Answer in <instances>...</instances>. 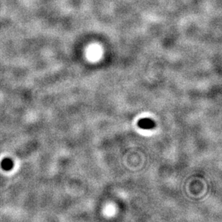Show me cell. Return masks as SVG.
Segmentation results:
<instances>
[{
    "instance_id": "1",
    "label": "cell",
    "mask_w": 222,
    "mask_h": 222,
    "mask_svg": "<svg viewBox=\"0 0 222 222\" xmlns=\"http://www.w3.org/2000/svg\"><path fill=\"white\" fill-rule=\"evenodd\" d=\"M1 166H2V169L5 170L9 171V170H12L14 167V163L13 160L9 157H6V158L3 159L1 163Z\"/></svg>"
},
{
    "instance_id": "2",
    "label": "cell",
    "mask_w": 222,
    "mask_h": 222,
    "mask_svg": "<svg viewBox=\"0 0 222 222\" xmlns=\"http://www.w3.org/2000/svg\"><path fill=\"white\" fill-rule=\"evenodd\" d=\"M138 125L143 129H152L155 127V123L150 119L145 118L144 119L140 120L138 122Z\"/></svg>"
},
{
    "instance_id": "3",
    "label": "cell",
    "mask_w": 222,
    "mask_h": 222,
    "mask_svg": "<svg viewBox=\"0 0 222 222\" xmlns=\"http://www.w3.org/2000/svg\"><path fill=\"white\" fill-rule=\"evenodd\" d=\"M100 54V49L97 46H94L91 47L90 48V55L91 57H94V58H96Z\"/></svg>"
}]
</instances>
